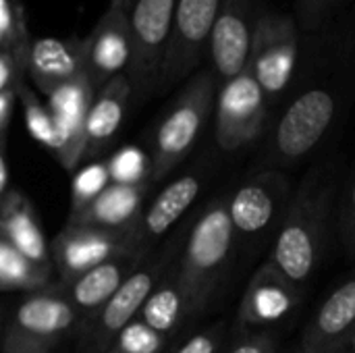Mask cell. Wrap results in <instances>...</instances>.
Segmentation results:
<instances>
[{"mask_svg": "<svg viewBox=\"0 0 355 353\" xmlns=\"http://www.w3.org/2000/svg\"><path fill=\"white\" fill-rule=\"evenodd\" d=\"M54 268H44L0 237V291H42L52 285Z\"/></svg>", "mask_w": 355, "mask_h": 353, "instance_id": "25", "label": "cell"}, {"mask_svg": "<svg viewBox=\"0 0 355 353\" xmlns=\"http://www.w3.org/2000/svg\"><path fill=\"white\" fill-rule=\"evenodd\" d=\"M135 0H110V4H119V6H125V8H131Z\"/></svg>", "mask_w": 355, "mask_h": 353, "instance_id": "40", "label": "cell"}, {"mask_svg": "<svg viewBox=\"0 0 355 353\" xmlns=\"http://www.w3.org/2000/svg\"><path fill=\"white\" fill-rule=\"evenodd\" d=\"M225 353H277V343L270 337V333H254L245 335Z\"/></svg>", "mask_w": 355, "mask_h": 353, "instance_id": "35", "label": "cell"}, {"mask_svg": "<svg viewBox=\"0 0 355 353\" xmlns=\"http://www.w3.org/2000/svg\"><path fill=\"white\" fill-rule=\"evenodd\" d=\"M27 77L42 94L85 77L83 40L77 37H33L25 60Z\"/></svg>", "mask_w": 355, "mask_h": 353, "instance_id": "17", "label": "cell"}, {"mask_svg": "<svg viewBox=\"0 0 355 353\" xmlns=\"http://www.w3.org/2000/svg\"><path fill=\"white\" fill-rule=\"evenodd\" d=\"M94 96L96 89L92 87L87 75L48 94V106L58 127V150L54 152V158L69 173H75L83 162V127Z\"/></svg>", "mask_w": 355, "mask_h": 353, "instance_id": "16", "label": "cell"}, {"mask_svg": "<svg viewBox=\"0 0 355 353\" xmlns=\"http://www.w3.org/2000/svg\"><path fill=\"white\" fill-rule=\"evenodd\" d=\"M8 171H6V162H4V137H0V198L8 191Z\"/></svg>", "mask_w": 355, "mask_h": 353, "instance_id": "37", "label": "cell"}, {"mask_svg": "<svg viewBox=\"0 0 355 353\" xmlns=\"http://www.w3.org/2000/svg\"><path fill=\"white\" fill-rule=\"evenodd\" d=\"M223 0H179L156 94L187 81L206 58L208 40Z\"/></svg>", "mask_w": 355, "mask_h": 353, "instance_id": "10", "label": "cell"}, {"mask_svg": "<svg viewBox=\"0 0 355 353\" xmlns=\"http://www.w3.org/2000/svg\"><path fill=\"white\" fill-rule=\"evenodd\" d=\"M260 10L258 0H223L206 50L210 71L216 75L218 83L248 69Z\"/></svg>", "mask_w": 355, "mask_h": 353, "instance_id": "12", "label": "cell"}, {"mask_svg": "<svg viewBox=\"0 0 355 353\" xmlns=\"http://www.w3.org/2000/svg\"><path fill=\"white\" fill-rule=\"evenodd\" d=\"M150 185L152 183H139V185L110 183L92 204H87L83 210L75 214H69L67 225L98 227L110 231L129 229L137 225L144 212V200Z\"/></svg>", "mask_w": 355, "mask_h": 353, "instance_id": "23", "label": "cell"}, {"mask_svg": "<svg viewBox=\"0 0 355 353\" xmlns=\"http://www.w3.org/2000/svg\"><path fill=\"white\" fill-rule=\"evenodd\" d=\"M268 106L270 102L250 69L218 83L214 102V137L218 148L237 152L260 137L268 123Z\"/></svg>", "mask_w": 355, "mask_h": 353, "instance_id": "9", "label": "cell"}, {"mask_svg": "<svg viewBox=\"0 0 355 353\" xmlns=\"http://www.w3.org/2000/svg\"><path fill=\"white\" fill-rule=\"evenodd\" d=\"M302 304L300 285L287 279L270 260L250 279L237 310V325L245 335L264 333V329L283 322Z\"/></svg>", "mask_w": 355, "mask_h": 353, "instance_id": "14", "label": "cell"}, {"mask_svg": "<svg viewBox=\"0 0 355 353\" xmlns=\"http://www.w3.org/2000/svg\"><path fill=\"white\" fill-rule=\"evenodd\" d=\"M300 23L295 15L262 8L256 21L248 69L268 102L291 85L300 62Z\"/></svg>", "mask_w": 355, "mask_h": 353, "instance_id": "6", "label": "cell"}, {"mask_svg": "<svg viewBox=\"0 0 355 353\" xmlns=\"http://www.w3.org/2000/svg\"><path fill=\"white\" fill-rule=\"evenodd\" d=\"M341 353H355V333L352 335V339L347 341V345L341 350Z\"/></svg>", "mask_w": 355, "mask_h": 353, "instance_id": "38", "label": "cell"}, {"mask_svg": "<svg viewBox=\"0 0 355 353\" xmlns=\"http://www.w3.org/2000/svg\"><path fill=\"white\" fill-rule=\"evenodd\" d=\"M339 110V94L331 83H316L297 94L281 114L272 133V154L295 162L312 152L331 129Z\"/></svg>", "mask_w": 355, "mask_h": 353, "instance_id": "8", "label": "cell"}, {"mask_svg": "<svg viewBox=\"0 0 355 353\" xmlns=\"http://www.w3.org/2000/svg\"><path fill=\"white\" fill-rule=\"evenodd\" d=\"M177 4L179 0H135L129 8L133 56L125 75L133 89V102L156 94Z\"/></svg>", "mask_w": 355, "mask_h": 353, "instance_id": "7", "label": "cell"}, {"mask_svg": "<svg viewBox=\"0 0 355 353\" xmlns=\"http://www.w3.org/2000/svg\"><path fill=\"white\" fill-rule=\"evenodd\" d=\"M333 196L335 185L331 171L318 166L304 179L283 214L268 260L295 285L310 281L318 266Z\"/></svg>", "mask_w": 355, "mask_h": 353, "instance_id": "1", "label": "cell"}, {"mask_svg": "<svg viewBox=\"0 0 355 353\" xmlns=\"http://www.w3.org/2000/svg\"><path fill=\"white\" fill-rule=\"evenodd\" d=\"M31 35L19 0H0V48L29 46Z\"/></svg>", "mask_w": 355, "mask_h": 353, "instance_id": "30", "label": "cell"}, {"mask_svg": "<svg viewBox=\"0 0 355 353\" xmlns=\"http://www.w3.org/2000/svg\"><path fill=\"white\" fill-rule=\"evenodd\" d=\"M233 241L235 227L229 212V198L214 200L193 223L175 270L187 300L189 318H196L208 306L229 264Z\"/></svg>", "mask_w": 355, "mask_h": 353, "instance_id": "2", "label": "cell"}, {"mask_svg": "<svg viewBox=\"0 0 355 353\" xmlns=\"http://www.w3.org/2000/svg\"><path fill=\"white\" fill-rule=\"evenodd\" d=\"M0 237L31 262L54 268L50 243L44 237L33 204L17 189H8L0 198Z\"/></svg>", "mask_w": 355, "mask_h": 353, "instance_id": "22", "label": "cell"}, {"mask_svg": "<svg viewBox=\"0 0 355 353\" xmlns=\"http://www.w3.org/2000/svg\"><path fill=\"white\" fill-rule=\"evenodd\" d=\"M15 94L23 108V119L29 135L54 154L58 150V127L50 106H46L25 81L15 87Z\"/></svg>", "mask_w": 355, "mask_h": 353, "instance_id": "26", "label": "cell"}, {"mask_svg": "<svg viewBox=\"0 0 355 353\" xmlns=\"http://www.w3.org/2000/svg\"><path fill=\"white\" fill-rule=\"evenodd\" d=\"M166 339L168 337L135 318L116 335L108 353H164Z\"/></svg>", "mask_w": 355, "mask_h": 353, "instance_id": "29", "label": "cell"}, {"mask_svg": "<svg viewBox=\"0 0 355 353\" xmlns=\"http://www.w3.org/2000/svg\"><path fill=\"white\" fill-rule=\"evenodd\" d=\"M216 92V75L210 69H202L193 73L175 96L154 131L150 154L152 185L166 179L193 150L210 117L214 114Z\"/></svg>", "mask_w": 355, "mask_h": 353, "instance_id": "3", "label": "cell"}, {"mask_svg": "<svg viewBox=\"0 0 355 353\" xmlns=\"http://www.w3.org/2000/svg\"><path fill=\"white\" fill-rule=\"evenodd\" d=\"M289 185L277 171H264L248 179L229 196V212L235 233L258 237L266 233L281 216Z\"/></svg>", "mask_w": 355, "mask_h": 353, "instance_id": "15", "label": "cell"}, {"mask_svg": "<svg viewBox=\"0 0 355 353\" xmlns=\"http://www.w3.org/2000/svg\"><path fill=\"white\" fill-rule=\"evenodd\" d=\"M202 189V179L196 173H185L177 179H173L154 200L148 208H144L135 229V248L139 254L150 252L152 243L158 241L162 235H166L191 208V204L198 200Z\"/></svg>", "mask_w": 355, "mask_h": 353, "instance_id": "20", "label": "cell"}, {"mask_svg": "<svg viewBox=\"0 0 355 353\" xmlns=\"http://www.w3.org/2000/svg\"><path fill=\"white\" fill-rule=\"evenodd\" d=\"M133 102V89L127 75H119L108 81L100 92H96L83 127L85 148H83V162L96 160L100 152H104L114 135L119 133L125 114Z\"/></svg>", "mask_w": 355, "mask_h": 353, "instance_id": "21", "label": "cell"}, {"mask_svg": "<svg viewBox=\"0 0 355 353\" xmlns=\"http://www.w3.org/2000/svg\"><path fill=\"white\" fill-rule=\"evenodd\" d=\"M15 100H17L15 89L0 94V137L6 135V127H8V121H10V114H12Z\"/></svg>", "mask_w": 355, "mask_h": 353, "instance_id": "36", "label": "cell"}, {"mask_svg": "<svg viewBox=\"0 0 355 353\" xmlns=\"http://www.w3.org/2000/svg\"><path fill=\"white\" fill-rule=\"evenodd\" d=\"M79 327L75 308L50 285L17 304L0 337V353H52Z\"/></svg>", "mask_w": 355, "mask_h": 353, "instance_id": "5", "label": "cell"}, {"mask_svg": "<svg viewBox=\"0 0 355 353\" xmlns=\"http://www.w3.org/2000/svg\"><path fill=\"white\" fill-rule=\"evenodd\" d=\"M6 320H8V316H6V312H4V308H0V337H2V333H4V327H6Z\"/></svg>", "mask_w": 355, "mask_h": 353, "instance_id": "39", "label": "cell"}, {"mask_svg": "<svg viewBox=\"0 0 355 353\" xmlns=\"http://www.w3.org/2000/svg\"><path fill=\"white\" fill-rule=\"evenodd\" d=\"M355 333V273L318 308L304 331L300 353H341Z\"/></svg>", "mask_w": 355, "mask_h": 353, "instance_id": "18", "label": "cell"}, {"mask_svg": "<svg viewBox=\"0 0 355 353\" xmlns=\"http://www.w3.org/2000/svg\"><path fill=\"white\" fill-rule=\"evenodd\" d=\"M175 250L166 248L156 256H148L119 287V291L77 331V345L73 353H108L116 335L139 316V310L168 275Z\"/></svg>", "mask_w": 355, "mask_h": 353, "instance_id": "4", "label": "cell"}, {"mask_svg": "<svg viewBox=\"0 0 355 353\" xmlns=\"http://www.w3.org/2000/svg\"><path fill=\"white\" fill-rule=\"evenodd\" d=\"M110 183L119 185H139L150 181V156L135 146L121 148L108 160Z\"/></svg>", "mask_w": 355, "mask_h": 353, "instance_id": "28", "label": "cell"}, {"mask_svg": "<svg viewBox=\"0 0 355 353\" xmlns=\"http://www.w3.org/2000/svg\"><path fill=\"white\" fill-rule=\"evenodd\" d=\"M337 4L339 0H295V19L300 29L306 33L322 29L335 12Z\"/></svg>", "mask_w": 355, "mask_h": 353, "instance_id": "31", "label": "cell"}, {"mask_svg": "<svg viewBox=\"0 0 355 353\" xmlns=\"http://www.w3.org/2000/svg\"><path fill=\"white\" fill-rule=\"evenodd\" d=\"M141 254H125L112 258L69 283H52V287L75 308L81 322L94 316L127 281V277L146 260Z\"/></svg>", "mask_w": 355, "mask_h": 353, "instance_id": "19", "label": "cell"}, {"mask_svg": "<svg viewBox=\"0 0 355 353\" xmlns=\"http://www.w3.org/2000/svg\"><path fill=\"white\" fill-rule=\"evenodd\" d=\"M341 239L345 250L355 256V177L349 185V191L345 196L343 202V210H341Z\"/></svg>", "mask_w": 355, "mask_h": 353, "instance_id": "34", "label": "cell"}, {"mask_svg": "<svg viewBox=\"0 0 355 353\" xmlns=\"http://www.w3.org/2000/svg\"><path fill=\"white\" fill-rule=\"evenodd\" d=\"M137 318L144 320L148 327H152L154 331H158L164 337L175 335L183 327V322L191 320L187 300L177 281L175 270H168V275L152 291V295L139 310Z\"/></svg>", "mask_w": 355, "mask_h": 353, "instance_id": "24", "label": "cell"}, {"mask_svg": "<svg viewBox=\"0 0 355 353\" xmlns=\"http://www.w3.org/2000/svg\"><path fill=\"white\" fill-rule=\"evenodd\" d=\"M110 185V173L106 160H96L75 171L71 183V208L69 214L83 210Z\"/></svg>", "mask_w": 355, "mask_h": 353, "instance_id": "27", "label": "cell"}, {"mask_svg": "<svg viewBox=\"0 0 355 353\" xmlns=\"http://www.w3.org/2000/svg\"><path fill=\"white\" fill-rule=\"evenodd\" d=\"M27 48H0V94L12 92L23 77L27 75L25 71V60H27Z\"/></svg>", "mask_w": 355, "mask_h": 353, "instance_id": "32", "label": "cell"}, {"mask_svg": "<svg viewBox=\"0 0 355 353\" xmlns=\"http://www.w3.org/2000/svg\"><path fill=\"white\" fill-rule=\"evenodd\" d=\"M83 54L85 75L96 92L114 77L125 75L133 56L129 8L108 4L106 12L83 37Z\"/></svg>", "mask_w": 355, "mask_h": 353, "instance_id": "13", "label": "cell"}, {"mask_svg": "<svg viewBox=\"0 0 355 353\" xmlns=\"http://www.w3.org/2000/svg\"><path fill=\"white\" fill-rule=\"evenodd\" d=\"M133 229L135 225L121 231L64 225L50 241V258L54 273H58V283H69L112 258L139 254L135 248Z\"/></svg>", "mask_w": 355, "mask_h": 353, "instance_id": "11", "label": "cell"}, {"mask_svg": "<svg viewBox=\"0 0 355 353\" xmlns=\"http://www.w3.org/2000/svg\"><path fill=\"white\" fill-rule=\"evenodd\" d=\"M225 339H227V327L223 322H216L210 329H204L193 337H189L173 353H223Z\"/></svg>", "mask_w": 355, "mask_h": 353, "instance_id": "33", "label": "cell"}]
</instances>
